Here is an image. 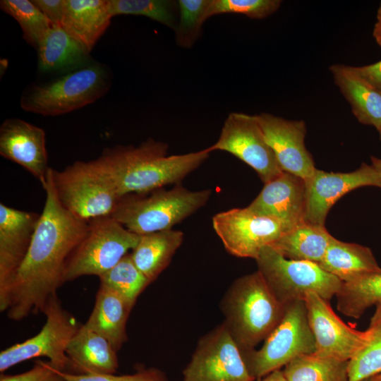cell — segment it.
I'll return each mask as SVG.
<instances>
[{
  "instance_id": "1",
  "label": "cell",
  "mask_w": 381,
  "mask_h": 381,
  "mask_svg": "<svg viewBox=\"0 0 381 381\" xmlns=\"http://www.w3.org/2000/svg\"><path fill=\"white\" fill-rule=\"evenodd\" d=\"M42 187L44 206L28 253L10 287L6 315L20 321L42 313L49 298L64 284L67 260L85 236L88 222L68 210L56 197L48 171Z\"/></svg>"
},
{
  "instance_id": "2",
  "label": "cell",
  "mask_w": 381,
  "mask_h": 381,
  "mask_svg": "<svg viewBox=\"0 0 381 381\" xmlns=\"http://www.w3.org/2000/svg\"><path fill=\"white\" fill-rule=\"evenodd\" d=\"M167 153V143L150 138L138 147L118 145L105 149L96 160L121 198L179 183L199 167L210 152L205 148L183 155Z\"/></svg>"
},
{
  "instance_id": "3",
  "label": "cell",
  "mask_w": 381,
  "mask_h": 381,
  "mask_svg": "<svg viewBox=\"0 0 381 381\" xmlns=\"http://www.w3.org/2000/svg\"><path fill=\"white\" fill-rule=\"evenodd\" d=\"M221 309L225 325L241 351L255 349L283 317L285 306L257 270L236 279L225 293Z\"/></svg>"
},
{
  "instance_id": "4",
  "label": "cell",
  "mask_w": 381,
  "mask_h": 381,
  "mask_svg": "<svg viewBox=\"0 0 381 381\" xmlns=\"http://www.w3.org/2000/svg\"><path fill=\"white\" fill-rule=\"evenodd\" d=\"M111 71L104 64L90 60L47 83L33 85L20 97L27 112L55 116L92 104L110 89Z\"/></svg>"
},
{
  "instance_id": "5",
  "label": "cell",
  "mask_w": 381,
  "mask_h": 381,
  "mask_svg": "<svg viewBox=\"0 0 381 381\" xmlns=\"http://www.w3.org/2000/svg\"><path fill=\"white\" fill-rule=\"evenodd\" d=\"M211 193L210 189L193 191L176 186L128 194L119 198L111 216L138 235L169 230L203 207Z\"/></svg>"
},
{
  "instance_id": "6",
  "label": "cell",
  "mask_w": 381,
  "mask_h": 381,
  "mask_svg": "<svg viewBox=\"0 0 381 381\" xmlns=\"http://www.w3.org/2000/svg\"><path fill=\"white\" fill-rule=\"evenodd\" d=\"M50 175L61 205L83 220L111 216L120 198L96 159L75 161L61 171L50 168Z\"/></svg>"
},
{
  "instance_id": "7",
  "label": "cell",
  "mask_w": 381,
  "mask_h": 381,
  "mask_svg": "<svg viewBox=\"0 0 381 381\" xmlns=\"http://www.w3.org/2000/svg\"><path fill=\"white\" fill-rule=\"evenodd\" d=\"M255 261L258 270L284 306L304 301L309 293H315L329 301L343 284L318 264L285 258L270 246L260 250Z\"/></svg>"
},
{
  "instance_id": "8",
  "label": "cell",
  "mask_w": 381,
  "mask_h": 381,
  "mask_svg": "<svg viewBox=\"0 0 381 381\" xmlns=\"http://www.w3.org/2000/svg\"><path fill=\"white\" fill-rule=\"evenodd\" d=\"M140 236L128 230L111 216L88 221L85 236L66 263L64 283L86 275L100 277L135 248Z\"/></svg>"
},
{
  "instance_id": "9",
  "label": "cell",
  "mask_w": 381,
  "mask_h": 381,
  "mask_svg": "<svg viewBox=\"0 0 381 381\" xmlns=\"http://www.w3.org/2000/svg\"><path fill=\"white\" fill-rule=\"evenodd\" d=\"M315 351L306 306L304 301H298L285 306L282 318L259 349L242 354L250 374L258 380L296 357Z\"/></svg>"
},
{
  "instance_id": "10",
  "label": "cell",
  "mask_w": 381,
  "mask_h": 381,
  "mask_svg": "<svg viewBox=\"0 0 381 381\" xmlns=\"http://www.w3.org/2000/svg\"><path fill=\"white\" fill-rule=\"evenodd\" d=\"M42 313L46 322L36 335L1 351V373L18 363L37 357L48 358L60 371L71 373L66 351L81 325L63 308L56 293L49 298Z\"/></svg>"
},
{
  "instance_id": "11",
  "label": "cell",
  "mask_w": 381,
  "mask_h": 381,
  "mask_svg": "<svg viewBox=\"0 0 381 381\" xmlns=\"http://www.w3.org/2000/svg\"><path fill=\"white\" fill-rule=\"evenodd\" d=\"M242 351L222 322L200 337L183 381H255Z\"/></svg>"
},
{
  "instance_id": "12",
  "label": "cell",
  "mask_w": 381,
  "mask_h": 381,
  "mask_svg": "<svg viewBox=\"0 0 381 381\" xmlns=\"http://www.w3.org/2000/svg\"><path fill=\"white\" fill-rule=\"evenodd\" d=\"M207 150L224 151L236 157L253 169L264 184L284 172L265 138L257 115L230 113L218 140Z\"/></svg>"
},
{
  "instance_id": "13",
  "label": "cell",
  "mask_w": 381,
  "mask_h": 381,
  "mask_svg": "<svg viewBox=\"0 0 381 381\" xmlns=\"http://www.w3.org/2000/svg\"><path fill=\"white\" fill-rule=\"evenodd\" d=\"M212 222L229 253L255 260L264 247L270 246L291 229L277 219L256 214L246 207L218 212Z\"/></svg>"
},
{
  "instance_id": "14",
  "label": "cell",
  "mask_w": 381,
  "mask_h": 381,
  "mask_svg": "<svg viewBox=\"0 0 381 381\" xmlns=\"http://www.w3.org/2000/svg\"><path fill=\"white\" fill-rule=\"evenodd\" d=\"M304 302L315 341L314 353L349 361L371 340L373 327L360 331L347 325L331 308L329 301L309 293Z\"/></svg>"
},
{
  "instance_id": "15",
  "label": "cell",
  "mask_w": 381,
  "mask_h": 381,
  "mask_svg": "<svg viewBox=\"0 0 381 381\" xmlns=\"http://www.w3.org/2000/svg\"><path fill=\"white\" fill-rule=\"evenodd\" d=\"M40 214L0 203V310L6 312L11 283L31 244Z\"/></svg>"
},
{
  "instance_id": "16",
  "label": "cell",
  "mask_w": 381,
  "mask_h": 381,
  "mask_svg": "<svg viewBox=\"0 0 381 381\" xmlns=\"http://www.w3.org/2000/svg\"><path fill=\"white\" fill-rule=\"evenodd\" d=\"M305 182V222L321 226H325L331 207L347 193L363 186L381 188V181L375 169L365 162L356 170L346 173L327 172L316 169Z\"/></svg>"
},
{
  "instance_id": "17",
  "label": "cell",
  "mask_w": 381,
  "mask_h": 381,
  "mask_svg": "<svg viewBox=\"0 0 381 381\" xmlns=\"http://www.w3.org/2000/svg\"><path fill=\"white\" fill-rule=\"evenodd\" d=\"M265 138L283 171L306 180L316 170L305 144L306 123L289 120L269 113L257 115Z\"/></svg>"
},
{
  "instance_id": "18",
  "label": "cell",
  "mask_w": 381,
  "mask_h": 381,
  "mask_svg": "<svg viewBox=\"0 0 381 381\" xmlns=\"http://www.w3.org/2000/svg\"><path fill=\"white\" fill-rule=\"evenodd\" d=\"M0 155L31 174L43 185L48 171L44 129L18 118L4 120L0 126Z\"/></svg>"
},
{
  "instance_id": "19",
  "label": "cell",
  "mask_w": 381,
  "mask_h": 381,
  "mask_svg": "<svg viewBox=\"0 0 381 381\" xmlns=\"http://www.w3.org/2000/svg\"><path fill=\"white\" fill-rule=\"evenodd\" d=\"M246 208L256 214L277 219L292 228L305 221V180L284 171L265 183Z\"/></svg>"
},
{
  "instance_id": "20",
  "label": "cell",
  "mask_w": 381,
  "mask_h": 381,
  "mask_svg": "<svg viewBox=\"0 0 381 381\" xmlns=\"http://www.w3.org/2000/svg\"><path fill=\"white\" fill-rule=\"evenodd\" d=\"M66 353L71 373L109 375L115 374L119 368L117 352L106 339L85 324L69 342Z\"/></svg>"
},
{
  "instance_id": "21",
  "label": "cell",
  "mask_w": 381,
  "mask_h": 381,
  "mask_svg": "<svg viewBox=\"0 0 381 381\" xmlns=\"http://www.w3.org/2000/svg\"><path fill=\"white\" fill-rule=\"evenodd\" d=\"M108 0H65L61 25L90 52L111 23Z\"/></svg>"
},
{
  "instance_id": "22",
  "label": "cell",
  "mask_w": 381,
  "mask_h": 381,
  "mask_svg": "<svg viewBox=\"0 0 381 381\" xmlns=\"http://www.w3.org/2000/svg\"><path fill=\"white\" fill-rule=\"evenodd\" d=\"M37 69L42 73L60 74L80 67L90 60V53L60 23H53L37 47Z\"/></svg>"
},
{
  "instance_id": "23",
  "label": "cell",
  "mask_w": 381,
  "mask_h": 381,
  "mask_svg": "<svg viewBox=\"0 0 381 381\" xmlns=\"http://www.w3.org/2000/svg\"><path fill=\"white\" fill-rule=\"evenodd\" d=\"M335 84L351 107L357 120L381 129V92L357 74L351 66H329Z\"/></svg>"
},
{
  "instance_id": "24",
  "label": "cell",
  "mask_w": 381,
  "mask_h": 381,
  "mask_svg": "<svg viewBox=\"0 0 381 381\" xmlns=\"http://www.w3.org/2000/svg\"><path fill=\"white\" fill-rule=\"evenodd\" d=\"M133 308L116 292L100 284L85 325L106 339L117 352L128 339L126 323Z\"/></svg>"
},
{
  "instance_id": "25",
  "label": "cell",
  "mask_w": 381,
  "mask_h": 381,
  "mask_svg": "<svg viewBox=\"0 0 381 381\" xmlns=\"http://www.w3.org/2000/svg\"><path fill=\"white\" fill-rule=\"evenodd\" d=\"M318 265L343 283L381 273V267L370 248L357 243L344 242L334 237Z\"/></svg>"
},
{
  "instance_id": "26",
  "label": "cell",
  "mask_w": 381,
  "mask_h": 381,
  "mask_svg": "<svg viewBox=\"0 0 381 381\" xmlns=\"http://www.w3.org/2000/svg\"><path fill=\"white\" fill-rule=\"evenodd\" d=\"M179 230H165L140 236L131 256L138 269L150 283L166 269L183 241Z\"/></svg>"
},
{
  "instance_id": "27",
  "label": "cell",
  "mask_w": 381,
  "mask_h": 381,
  "mask_svg": "<svg viewBox=\"0 0 381 381\" xmlns=\"http://www.w3.org/2000/svg\"><path fill=\"white\" fill-rule=\"evenodd\" d=\"M334 236L325 226L301 222L270 245L285 258L319 264Z\"/></svg>"
},
{
  "instance_id": "28",
  "label": "cell",
  "mask_w": 381,
  "mask_h": 381,
  "mask_svg": "<svg viewBox=\"0 0 381 381\" xmlns=\"http://www.w3.org/2000/svg\"><path fill=\"white\" fill-rule=\"evenodd\" d=\"M348 363L313 353L293 359L283 372L288 381H348Z\"/></svg>"
},
{
  "instance_id": "29",
  "label": "cell",
  "mask_w": 381,
  "mask_h": 381,
  "mask_svg": "<svg viewBox=\"0 0 381 381\" xmlns=\"http://www.w3.org/2000/svg\"><path fill=\"white\" fill-rule=\"evenodd\" d=\"M335 297L337 308L341 313L359 318L368 308L381 302V273L343 283Z\"/></svg>"
},
{
  "instance_id": "30",
  "label": "cell",
  "mask_w": 381,
  "mask_h": 381,
  "mask_svg": "<svg viewBox=\"0 0 381 381\" xmlns=\"http://www.w3.org/2000/svg\"><path fill=\"white\" fill-rule=\"evenodd\" d=\"M99 278L100 284L116 292L132 306L150 284L133 262L131 253L125 255L114 267Z\"/></svg>"
},
{
  "instance_id": "31",
  "label": "cell",
  "mask_w": 381,
  "mask_h": 381,
  "mask_svg": "<svg viewBox=\"0 0 381 381\" xmlns=\"http://www.w3.org/2000/svg\"><path fill=\"white\" fill-rule=\"evenodd\" d=\"M112 17L119 15L141 16L168 28H176L177 1L171 0H108Z\"/></svg>"
},
{
  "instance_id": "32",
  "label": "cell",
  "mask_w": 381,
  "mask_h": 381,
  "mask_svg": "<svg viewBox=\"0 0 381 381\" xmlns=\"http://www.w3.org/2000/svg\"><path fill=\"white\" fill-rule=\"evenodd\" d=\"M0 8L18 23L24 40L35 49L53 24L32 0H1Z\"/></svg>"
},
{
  "instance_id": "33",
  "label": "cell",
  "mask_w": 381,
  "mask_h": 381,
  "mask_svg": "<svg viewBox=\"0 0 381 381\" xmlns=\"http://www.w3.org/2000/svg\"><path fill=\"white\" fill-rule=\"evenodd\" d=\"M209 1H177L179 19L174 32L176 42L179 47L190 49L200 37Z\"/></svg>"
},
{
  "instance_id": "34",
  "label": "cell",
  "mask_w": 381,
  "mask_h": 381,
  "mask_svg": "<svg viewBox=\"0 0 381 381\" xmlns=\"http://www.w3.org/2000/svg\"><path fill=\"white\" fill-rule=\"evenodd\" d=\"M281 4L280 0H210L205 19L224 13L242 14L253 19H262L274 13Z\"/></svg>"
},
{
  "instance_id": "35",
  "label": "cell",
  "mask_w": 381,
  "mask_h": 381,
  "mask_svg": "<svg viewBox=\"0 0 381 381\" xmlns=\"http://www.w3.org/2000/svg\"><path fill=\"white\" fill-rule=\"evenodd\" d=\"M369 343L348 363V381H362L381 374V326L373 327Z\"/></svg>"
},
{
  "instance_id": "36",
  "label": "cell",
  "mask_w": 381,
  "mask_h": 381,
  "mask_svg": "<svg viewBox=\"0 0 381 381\" xmlns=\"http://www.w3.org/2000/svg\"><path fill=\"white\" fill-rule=\"evenodd\" d=\"M65 381H168L166 374L157 368L138 370L130 375H83L61 372Z\"/></svg>"
},
{
  "instance_id": "37",
  "label": "cell",
  "mask_w": 381,
  "mask_h": 381,
  "mask_svg": "<svg viewBox=\"0 0 381 381\" xmlns=\"http://www.w3.org/2000/svg\"><path fill=\"white\" fill-rule=\"evenodd\" d=\"M61 372L49 361L44 362L38 360L26 372L13 375L1 373L0 381H65Z\"/></svg>"
},
{
  "instance_id": "38",
  "label": "cell",
  "mask_w": 381,
  "mask_h": 381,
  "mask_svg": "<svg viewBox=\"0 0 381 381\" xmlns=\"http://www.w3.org/2000/svg\"><path fill=\"white\" fill-rule=\"evenodd\" d=\"M34 4L52 23H61L65 0H32Z\"/></svg>"
},
{
  "instance_id": "39",
  "label": "cell",
  "mask_w": 381,
  "mask_h": 381,
  "mask_svg": "<svg viewBox=\"0 0 381 381\" xmlns=\"http://www.w3.org/2000/svg\"><path fill=\"white\" fill-rule=\"evenodd\" d=\"M352 68L357 74L381 92V60L372 64Z\"/></svg>"
},
{
  "instance_id": "40",
  "label": "cell",
  "mask_w": 381,
  "mask_h": 381,
  "mask_svg": "<svg viewBox=\"0 0 381 381\" xmlns=\"http://www.w3.org/2000/svg\"><path fill=\"white\" fill-rule=\"evenodd\" d=\"M373 35L376 42L381 47V3L377 12V21L375 24Z\"/></svg>"
},
{
  "instance_id": "41",
  "label": "cell",
  "mask_w": 381,
  "mask_h": 381,
  "mask_svg": "<svg viewBox=\"0 0 381 381\" xmlns=\"http://www.w3.org/2000/svg\"><path fill=\"white\" fill-rule=\"evenodd\" d=\"M257 381H288L286 378L283 370H274L266 376L257 380Z\"/></svg>"
},
{
  "instance_id": "42",
  "label": "cell",
  "mask_w": 381,
  "mask_h": 381,
  "mask_svg": "<svg viewBox=\"0 0 381 381\" xmlns=\"http://www.w3.org/2000/svg\"><path fill=\"white\" fill-rule=\"evenodd\" d=\"M375 306L376 309L370 319V327L381 326V302Z\"/></svg>"
},
{
  "instance_id": "43",
  "label": "cell",
  "mask_w": 381,
  "mask_h": 381,
  "mask_svg": "<svg viewBox=\"0 0 381 381\" xmlns=\"http://www.w3.org/2000/svg\"><path fill=\"white\" fill-rule=\"evenodd\" d=\"M371 165L375 169L381 181V159L375 156L370 157Z\"/></svg>"
},
{
  "instance_id": "44",
  "label": "cell",
  "mask_w": 381,
  "mask_h": 381,
  "mask_svg": "<svg viewBox=\"0 0 381 381\" xmlns=\"http://www.w3.org/2000/svg\"><path fill=\"white\" fill-rule=\"evenodd\" d=\"M362 381H381V374L368 377Z\"/></svg>"
},
{
  "instance_id": "45",
  "label": "cell",
  "mask_w": 381,
  "mask_h": 381,
  "mask_svg": "<svg viewBox=\"0 0 381 381\" xmlns=\"http://www.w3.org/2000/svg\"><path fill=\"white\" fill-rule=\"evenodd\" d=\"M379 133H380V139L381 140V129L380 130Z\"/></svg>"
}]
</instances>
